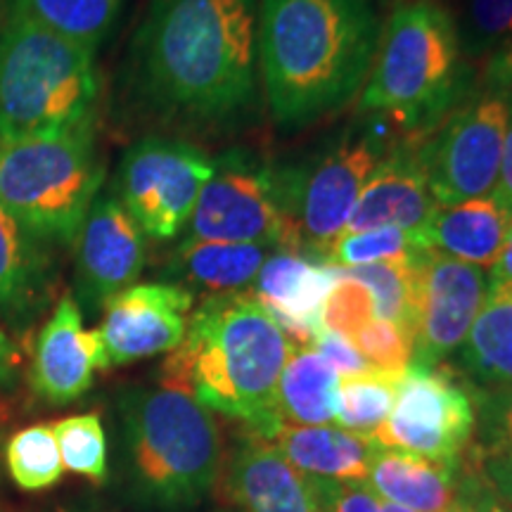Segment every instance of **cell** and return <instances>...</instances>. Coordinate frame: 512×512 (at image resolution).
<instances>
[{
	"mask_svg": "<svg viewBox=\"0 0 512 512\" xmlns=\"http://www.w3.org/2000/svg\"><path fill=\"white\" fill-rule=\"evenodd\" d=\"M131 62L152 110L200 124L240 117L256 98L259 0H152Z\"/></svg>",
	"mask_w": 512,
	"mask_h": 512,
	"instance_id": "obj_1",
	"label": "cell"
},
{
	"mask_svg": "<svg viewBox=\"0 0 512 512\" xmlns=\"http://www.w3.org/2000/svg\"><path fill=\"white\" fill-rule=\"evenodd\" d=\"M370 0H259V62L283 128L342 110L366 86L380 46Z\"/></svg>",
	"mask_w": 512,
	"mask_h": 512,
	"instance_id": "obj_2",
	"label": "cell"
},
{
	"mask_svg": "<svg viewBox=\"0 0 512 512\" xmlns=\"http://www.w3.org/2000/svg\"><path fill=\"white\" fill-rule=\"evenodd\" d=\"M290 354V339L252 292L211 294L190 316L183 342L159 370V384L271 439L283 425L278 382Z\"/></svg>",
	"mask_w": 512,
	"mask_h": 512,
	"instance_id": "obj_3",
	"label": "cell"
},
{
	"mask_svg": "<svg viewBox=\"0 0 512 512\" xmlns=\"http://www.w3.org/2000/svg\"><path fill=\"white\" fill-rule=\"evenodd\" d=\"M121 458L136 501L162 510L190 508L219 482V422L190 394L128 387L119 394Z\"/></svg>",
	"mask_w": 512,
	"mask_h": 512,
	"instance_id": "obj_4",
	"label": "cell"
},
{
	"mask_svg": "<svg viewBox=\"0 0 512 512\" xmlns=\"http://www.w3.org/2000/svg\"><path fill=\"white\" fill-rule=\"evenodd\" d=\"M463 50L456 19L437 0L401 3L380 34L361 110L408 131H430L460 100Z\"/></svg>",
	"mask_w": 512,
	"mask_h": 512,
	"instance_id": "obj_5",
	"label": "cell"
},
{
	"mask_svg": "<svg viewBox=\"0 0 512 512\" xmlns=\"http://www.w3.org/2000/svg\"><path fill=\"white\" fill-rule=\"evenodd\" d=\"M98 93L95 50L10 15L0 31V138L93 126Z\"/></svg>",
	"mask_w": 512,
	"mask_h": 512,
	"instance_id": "obj_6",
	"label": "cell"
},
{
	"mask_svg": "<svg viewBox=\"0 0 512 512\" xmlns=\"http://www.w3.org/2000/svg\"><path fill=\"white\" fill-rule=\"evenodd\" d=\"M102 178L93 126L0 138V207L48 245H72Z\"/></svg>",
	"mask_w": 512,
	"mask_h": 512,
	"instance_id": "obj_7",
	"label": "cell"
},
{
	"mask_svg": "<svg viewBox=\"0 0 512 512\" xmlns=\"http://www.w3.org/2000/svg\"><path fill=\"white\" fill-rule=\"evenodd\" d=\"M214 169V159L195 145L169 138H143L121 159L117 200L145 235L174 240L190 223Z\"/></svg>",
	"mask_w": 512,
	"mask_h": 512,
	"instance_id": "obj_8",
	"label": "cell"
},
{
	"mask_svg": "<svg viewBox=\"0 0 512 512\" xmlns=\"http://www.w3.org/2000/svg\"><path fill=\"white\" fill-rule=\"evenodd\" d=\"M508 119L510 93L494 86L460 105L437 136L422 145L418 157L439 207L494 192Z\"/></svg>",
	"mask_w": 512,
	"mask_h": 512,
	"instance_id": "obj_9",
	"label": "cell"
},
{
	"mask_svg": "<svg viewBox=\"0 0 512 512\" xmlns=\"http://www.w3.org/2000/svg\"><path fill=\"white\" fill-rule=\"evenodd\" d=\"M214 164V176L195 204L185 240L283 247L294 252L299 240L280 197L275 171L235 152L214 159Z\"/></svg>",
	"mask_w": 512,
	"mask_h": 512,
	"instance_id": "obj_10",
	"label": "cell"
},
{
	"mask_svg": "<svg viewBox=\"0 0 512 512\" xmlns=\"http://www.w3.org/2000/svg\"><path fill=\"white\" fill-rule=\"evenodd\" d=\"M475 430L477 403L453 370L408 366L396 389L394 411L373 441L434 463L456 465Z\"/></svg>",
	"mask_w": 512,
	"mask_h": 512,
	"instance_id": "obj_11",
	"label": "cell"
},
{
	"mask_svg": "<svg viewBox=\"0 0 512 512\" xmlns=\"http://www.w3.org/2000/svg\"><path fill=\"white\" fill-rule=\"evenodd\" d=\"M382 159V147L361 136L332 147L309 169L275 174L299 247L320 256L344 233L363 185Z\"/></svg>",
	"mask_w": 512,
	"mask_h": 512,
	"instance_id": "obj_12",
	"label": "cell"
},
{
	"mask_svg": "<svg viewBox=\"0 0 512 512\" xmlns=\"http://www.w3.org/2000/svg\"><path fill=\"white\" fill-rule=\"evenodd\" d=\"M192 292L176 283L131 285L102 306L105 368L171 354L188 332Z\"/></svg>",
	"mask_w": 512,
	"mask_h": 512,
	"instance_id": "obj_13",
	"label": "cell"
},
{
	"mask_svg": "<svg viewBox=\"0 0 512 512\" xmlns=\"http://www.w3.org/2000/svg\"><path fill=\"white\" fill-rule=\"evenodd\" d=\"M489 294L484 268L427 252L420 261V306L411 366L437 368L458 347Z\"/></svg>",
	"mask_w": 512,
	"mask_h": 512,
	"instance_id": "obj_14",
	"label": "cell"
},
{
	"mask_svg": "<svg viewBox=\"0 0 512 512\" xmlns=\"http://www.w3.org/2000/svg\"><path fill=\"white\" fill-rule=\"evenodd\" d=\"M147 259L145 233L114 195L95 197L76 235V304L98 313L133 285Z\"/></svg>",
	"mask_w": 512,
	"mask_h": 512,
	"instance_id": "obj_15",
	"label": "cell"
},
{
	"mask_svg": "<svg viewBox=\"0 0 512 512\" xmlns=\"http://www.w3.org/2000/svg\"><path fill=\"white\" fill-rule=\"evenodd\" d=\"M335 285V266L285 249L264 261L252 294L292 347H313L325 332L320 313Z\"/></svg>",
	"mask_w": 512,
	"mask_h": 512,
	"instance_id": "obj_16",
	"label": "cell"
},
{
	"mask_svg": "<svg viewBox=\"0 0 512 512\" xmlns=\"http://www.w3.org/2000/svg\"><path fill=\"white\" fill-rule=\"evenodd\" d=\"M105 368L98 330H83V313L64 297L38 335L29 382L36 396L53 406L72 403L91 389L93 373Z\"/></svg>",
	"mask_w": 512,
	"mask_h": 512,
	"instance_id": "obj_17",
	"label": "cell"
},
{
	"mask_svg": "<svg viewBox=\"0 0 512 512\" xmlns=\"http://www.w3.org/2000/svg\"><path fill=\"white\" fill-rule=\"evenodd\" d=\"M223 494L242 512H318L309 479L252 432L228 460Z\"/></svg>",
	"mask_w": 512,
	"mask_h": 512,
	"instance_id": "obj_18",
	"label": "cell"
},
{
	"mask_svg": "<svg viewBox=\"0 0 512 512\" xmlns=\"http://www.w3.org/2000/svg\"><path fill=\"white\" fill-rule=\"evenodd\" d=\"M437 209L418 152L401 147L370 174L342 235L375 228L418 233Z\"/></svg>",
	"mask_w": 512,
	"mask_h": 512,
	"instance_id": "obj_19",
	"label": "cell"
},
{
	"mask_svg": "<svg viewBox=\"0 0 512 512\" xmlns=\"http://www.w3.org/2000/svg\"><path fill=\"white\" fill-rule=\"evenodd\" d=\"M53 287L50 245L0 207V320L22 332L48 306Z\"/></svg>",
	"mask_w": 512,
	"mask_h": 512,
	"instance_id": "obj_20",
	"label": "cell"
},
{
	"mask_svg": "<svg viewBox=\"0 0 512 512\" xmlns=\"http://www.w3.org/2000/svg\"><path fill=\"white\" fill-rule=\"evenodd\" d=\"M512 216L494 197L446 204L432 211L415 240L422 249L451 256L463 264L491 268L501 254Z\"/></svg>",
	"mask_w": 512,
	"mask_h": 512,
	"instance_id": "obj_21",
	"label": "cell"
},
{
	"mask_svg": "<svg viewBox=\"0 0 512 512\" xmlns=\"http://www.w3.org/2000/svg\"><path fill=\"white\" fill-rule=\"evenodd\" d=\"M271 444L304 477L335 479V482H368L377 444L347 430L320 425H283L273 434Z\"/></svg>",
	"mask_w": 512,
	"mask_h": 512,
	"instance_id": "obj_22",
	"label": "cell"
},
{
	"mask_svg": "<svg viewBox=\"0 0 512 512\" xmlns=\"http://www.w3.org/2000/svg\"><path fill=\"white\" fill-rule=\"evenodd\" d=\"M460 463H434L413 453L377 446L368 475L370 489L380 501L413 512H451L458 494Z\"/></svg>",
	"mask_w": 512,
	"mask_h": 512,
	"instance_id": "obj_23",
	"label": "cell"
},
{
	"mask_svg": "<svg viewBox=\"0 0 512 512\" xmlns=\"http://www.w3.org/2000/svg\"><path fill=\"white\" fill-rule=\"evenodd\" d=\"M266 254L264 245L185 240L171 259V273L176 285L185 283L211 294L245 292L268 259Z\"/></svg>",
	"mask_w": 512,
	"mask_h": 512,
	"instance_id": "obj_24",
	"label": "cell"
},
{
	"mask_svg": "<svg viewBox=\"0 0 512 512\" xmlns=\"http://www.w3.org/2000/svg\"><path fill=\"white\" fill-rule=\"evenodd\" d=\"M460 366L486 392L512 387V292L489 287L460 347Z\"/></svg>",
	"mask_w": 512,
	"mask_h": 512,
	"instance_id": "obj_25",
	"label": "cell"
},
{
	"mask_svg": "<svg viewBox=\"0 0 512 512\" xmlns=\"http://www.w3.org/2000/svg\"><path fill=\"white\" fill-rule=\"evenodd\" d=\"M339 375L311 347H292L278 382V411L287 425L320 427L335 420Z\"/></svg>",
	"mask_w": 512,
	"mask_h": 512,
	"instance_id": "obj_26",
	"label": "cell"
},
{
	"mask_svg": "<svg viewBox=\"0 0 512 512\" xmlns=\"http://www.w3.org/2000/svg\"><path fill=\"white\" fill-rule=\"evenodd\" d=\"M425 254H420L413 261H389V264L335 268L344 278L358 280V283L368 287V292L373 294L375 318L399 325L415 342L420 306V261Z\"/></svg>",
	"mask_w": 512,
	"mask_h": 512,
	"instance_id": "obj_27",
	"label": "cell"
},
{
	"mask_svg": "<svg viewBox=\"0 0 512 512\" xmlns=\"http://www.w3.org/2000/svg\"><path fill=\"white\" fill-rule=\"evenodd\" d=\"M121 0H12V15L95 50L110 34Z\"/></svg>",
	"mask_w": 512,
	"mask_h": 512,
	"instance_id": "obj_28",
	"label": "cell"
},
{
	"mask_svg": "<svg viewBox=\"0 0 512 512\" xmlns=\"http://www.w3.org/2000/svg\"><path fill=\"white\" fill-rule=\"evenodd\" d=\"M401 377L403 375L382 373L375 368L361 375L342 377L337 384L335 401L337 425L358 437L373 439L394 411Z\"/></svg>",
	"mask_w": 512,
	"mask_h": 512,
	"instance_id": "obj_29",
	"label": "cell"
},
{
	"mask_svg": "<svg viewBox=\"0 0 512 512\" xmlns=\"http://www.w3.org/2000/svg\"><path fill=\"white\" fill-rule=\"evenodd\" d=\"M430 252L422 249L413 233L401 228H375L363 233L339 235L332 245L325 249L323 264L337 268H354L370 264H389V261H413L420 254Z\"/></svg>",
	"mask_w": 512,
	"mask_h": 512,
	"instance_id": "obj_30",
	"label": "cell"
},
{
	"mask_svg": "<svg viewBox=\"0 0 512 512\" xmlns=\"http://www.w3.org/2000/svg\"><path fill=\"white\" fill-rule=\"evenodd\" d=\"M5 463L17 486L41 491L62 479L64 465L53 425H34L17 432L5 448Z\"/></svg>",
	"mask_w": 512,
	"mask_h": 512,
	"instance_id": "obj_31",
	"label": "cell"
},
{
	"mask_svg": "<svg viewBox=\"0 0 512 512\" xmlns=\"http://www.w3.org/2000/svg\"><path fill=\"white\" fill-rule=\"evenodd\" d=\"M60 446L62 465L74 475L105 482L107 479V437L100 415L86 413L64 418L53 425Z\"/></svg>",
	"mask_w": 512,
	"mask_h": 512,
	"instance_id": "obj_32",
	"label": "cell"
},
{
	"mask_svg": "<svg viewBox=\"0 0 512 512\" xmlns=\"http://www.w3.org/2000/svg\"><path fill=\"white\" fill-rule=\"evenodd\" d=\"M458 38L463 55L479 57L512 41V0H465Z\"/></svg>",
	"mask_w": 512,
	"mask_h": 512,
	"instance_id": "obj_33",
	"label": "cell"
},
{
	"mask_svg": "<svg viewBox=\"0 0 512 512\" xmlns=\"http://www.w3.org/2000/svg\"><path fill=\"white\" fill-rule=\"evenodd\" d=\"M351 342L382 373L403 375L413 361V337L389 320L373 318Z\"/></svg>",
	"mask_w": 512,
	"mask_h": 512,
	"instance_id": "obj_34",
	"label": "cell"
},
{
	"mask_svg": "<svg viewBox=\"0 0 512 512\" xmlns=\"http://www.w3.org/2000/svg\"><path fill=\"white\" fill-rule=\"evenodd\" d=\"M373 318L375 306L373 294L368 292V287L358 283V280L344 278V275L337 273L335 290L330 292L328 302L323 306V313H320L323 330L354 339L361 332V328H366Z\"/></svg>",
	"mask_w": 512,
	"mask_h": 512,
	"instance_id": "obj_35",
	"label": "cell"
},
{
	"mask_svg": "<svg viewBox=\"0 0 512 512\" xmlns=\"http://www.w3.org/2000/svg\"><path fill=\"white\" fill-rule=\"evenodd\" d=\"M482 482L489 486L503 503L512 505V446L508 444H477L463 456Z\"/></svg>",
	"mask_w": 512,
	"mask_h": 512,
	"instance_id": "obj_36",
	"label": "cell"
},
{
	"mask_svg": "<svg viewBox=\"0 0 512 512\" xmlns=\"http://www.w3.org/2000/svg\"><path fill=\"white\" fill-rule=\"evenodd\" d=\"M318 503V512H380V498L366 482H335L306 477Z\"/></svg>",
	"mask_w": 512,
	"mask_h": 512,
	"instance_id": "obj_37",
	"label": "cell"
},
{
	"mask_svg": "<svg viewBox=\"0 0 512 512\" xmlns=\"http://www.w3.org/2000/svg\"><path fill=\"white\" fill-rule=\"evenodd\" d=\"M482 444L512 446V387L486 392L482 399Z\"/></svg>",
	"mask_w": 512,
	"mask_h": 512,
	"instance_id": "obj_38",
	"label": "cell"
},
{
	"mask_svg": "<svg viewBox=\"0 0 512 512\" xmlns=\"http://www.w3.org/2000/svg\"><path fill=\"white\" fill-rule=\"evenodd\" d=\"M311 349H316L318 354L323 356L332 368H335V373L342 377L368 373V370L373 368L366 358H363L361 351L354 347L351 339L335 335V332H323Z\"/></svg>",
	"mask_w": 512,
	"mask_h": 512,
	"instance_id": "obj_39",
	"label": "cell"
},
{
	"mask_svg": "<svg viewBox=\"0 0 512 512\" xmlns=\"http://www.w3.org/2000/svg\"><path fill=\"white\" fill-rule=\"evenodd\" d=\"M451 512H512L494 491L479 479L465 463H460L458 494Z\"/></svg>",
	"mask_w": 512,
	"mask_h": 512,
	"instance_id": "obj_40",
	"label": "cell"
},
{
	"mask_svg": "<svg viewBox=\"0 0 512 512\" xmlns=\"http://www.w3.org/2000/svg\"><path fill=\"white\" fill-rule=\"evenodd\" d=\"M491 197H494V200L512 216V93H510V119H508V131H505L501 171H498V181H496L494 192H491Z\"/></svg>",
	"mask_w": 512,
	"mask_h": 512,
	"instance_id": "obj_41",
	"label": "cell"
},
{
	"mask_svg": "<svg viewBox=\"0 0 512 512\" xmlns=\"http://www.w3.org/2000/svg\"><path fill=\"white\" fill-rule=\"evenodd\" d=\"M489 287H494V290L512 292V221H510L508 235H505L501 254H498L496 264L491 266Z\"/></svg>",
	"mask_w": 512,
	"mask_h": 512,
	"instance_id": "obj_42",
	"label": "cell"
},
{
	"mask_svg": "<svg viewBox=\"0 0 512 512\" xmlns=\"http://www.w3.org/2000/svg\"><path fill=\"white\" fill-rule=\"evenodd\" d=\"M19 351L12 339L0 330V387H12L17 377Z\"/></svg>",
	"mask_w": 512,
	"mask_h": 512,
	"instance_id": "obj_43",
	"label": "cell"
},
{
	"mask_svg": "<svg viewBox=\"0 0 512 512\" xmlns=\"http://www.w3.org/2000/svg\"><path fill=\"white\" fill-rule=\"evenodd\" d=\"M380 512H413V510L401 508V505H394V503H387V501H380Z\"/></svg>",
	"mask_w": 512,
	"mask_h": 512,
	"instance_id": "obj_44",
	"label": "cell"
},
{
	"mask_svg": "<svg viewBox=\"0 0 512 512\" xmlns=\"http://www.w3.org/2000/svg\"><path fill=\"white\" fill-rule=\"evenodd\" d=\"M505 505H508V503H505ZM508 508H510V510H512V505H508Z\"/></svg>",
	"mask_w": 512,
	"mask_h": 512,
	"instance_id": "obj_45",
	"label": "cell"
}]
</instances>
